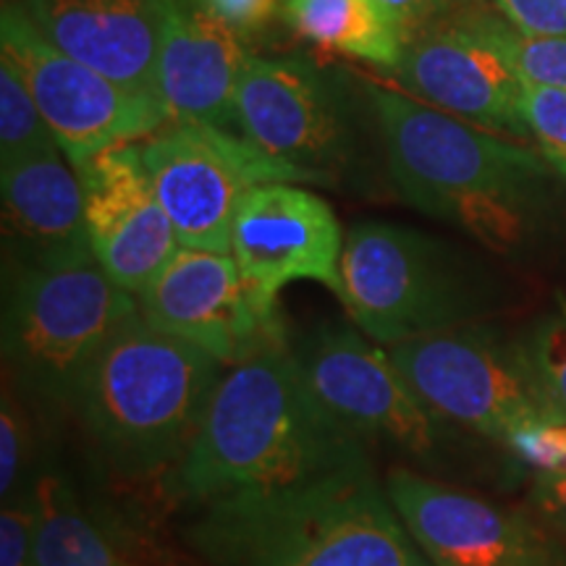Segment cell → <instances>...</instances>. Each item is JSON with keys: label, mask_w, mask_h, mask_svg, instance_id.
<instances>
[{"label": "cell", "mask_w": 566, "mask_h": 566, "mask_svg": "<svg viewBox=\"0 0 566 566\" xmlns=\"http://www.w3.org/2000/svg\"><path fill=\"white\" fill-rule=\"evenodd\" d=\"M373 467L367 443L304 384L286 338L226 367L192 449L166 480L195 509Z\"/></svg>", "instance_id": "obj_1"}, {"label": "cell", "mask_w": 566, "mask_h": 566, "mask_svg": "<svg viewBox=\"0 0 566 566\" xmlns=\"http://www.w3.org/2000/svg\"><path fill=\"white\" fill-rule=\"evenodd\" d=\"M189 543L210 566H430L373 467L210 501Z\"/></svg>", "instance_id": "obj_2"}, {"label": "cell", "mask_w": 566, "mask_h": 566, "mask_svg": "<svg viewBox=\"0 0 566 566\" xmlns=\"http://www.w3.org/2000/svg\"><path fill=\"white\" fill-rule=\"evenodd\" d=\"M388 174L409 205L454 223L495 252L527 233V210L551 163L433 105L370 90Z\"/></svg>", "instance_id": "obj_3"}, {"label": "cell", "mask_w": 566, "mask_h": 566, "mask_svg": "<svg viewBox=\"0 0 566 566\" xmlns=\"http://www.w3.org/2000/svg\"><path fill=\"white\" fill-rule=\"evenodd\" d=\"M223 370L200 346L137 315L92 365L71 415L113 472L168 480L192 449Z\"/></svg>", "instance_id": "obj_4"}, {"label": "cell", "mask_w": 566, "mask_h": 566, "mask_svg": "<svg viewBox=\"0 0 566 566\" xmlns=\"http://www.w3.org/2000/svg\"><path fill=\"white\" fill-rule=\"evenodd\" d=\"M137 315V296L95 258L13 271L3 307L6 378L45 409L71 412L92 365Z\"/></svg>", "instance_id": "obj_5"}, {"label": "cell", "mask_w": 566, "mask_h": 566, "mask_svg": "<svg viewBox=\"0 0 566 566\" xmlns=\"http://www.w3.org/2000/svg\"><path fill=\"white\" fill-rule=\"evenodd\" d=\"M388 357L438 420L509 443L527 424L562 420L527 346L475 328H446L388 346Z\"/></svg>", "instance_id": "obj_6"}, {"label": "cell", "mask_w": 566, "mask_h": 566, "mask_svg": "<svg viewBox=\"0 0 566 566\" xmlns=\"http://www.w3.org/2000/svg\"><path fill=\"white\" fill-rule=\"evenodd\" d=\"M338 300L354 325L386 349L459 328L470 310L446 247L384 221H363L346 233Z\"/></svg>", "instance_id": "obj_7"}, {"label": "cell", "mask_w": 566, "mask_h": 566, "mask_svg": "<svg viewBox=\"0 0 566 566\" xmlns=\"http://www.w3.org/2000/svg\"><path fill=\"white\" fill-rule=\"evenodd\" d=\"M142 163L187 250L231 252L233 218L263 184H313L233 129L171 122L139 142Z\"/></svg>", "instance_id": "obj_8"}, {"label": "cell", "mask_w": 566, "mask_h": 566, "mask_svg": "<svg viewBox=\"0 0 566 566\" xmlns=\"http://www.w3.org/2000/svg\"><path fill=\"white\" fill-rule=\"evenodd\" d=\"M0 55H9L24 74L74 168L108 147L142 142L171 124L155 92L124 87L71 59L32 24L21 3H6L0 13Z\"/></svg>", "instance_id": "obj_9"}, {"label": "cell", "mask_w": 566, "mask_h": 566, "mask_svg": "<svg viewBox=\"0 0 566 566\" xmlns=\"http://www.w3.org/2000/svg\"><path fill=\"white\" fill-rule=\"evenodd\" d=\"M294 359L310 391L344 428L365 443H388L407 457L428 459L441 446V420L422 405L388 352L349 325H321Z\"/></svg>", "instance_id": "obj_10"}, {"label": "cell", "mask_w": 566, "mask_h": 566, "mask_svg": "<svg viewBox=\"0 0 566 566\" xmlns=\"http://www.w3.org/2000/svg\"><path fill=\"white\" fill-rule=\"evenodd\" d=\"M344 231L334 208L302 184H263L233 218L231 258L250 296L279 317V294L294 281H315L342 294Z\"/></svg>", "instance_id": "obj_11"}, {"label": "cell", "mask_w": 566, "mask_h": 566, "mask_svg": "<svg viewBox=\"0 0 566 566\" xmlns=\"http://www.w3.org/2000/svg\"><path fill=\"white\" fill-rule=\"evenodd\" d=\"M237 132L310 179L325 181L352 155V126L334 84L315 66L252 55L233 101Z\"/></svg>", "instance_id": "obj_12"}, {"label": "cell", "mask_w": 566, "mask_h": 566, "mask_svg": "<svg viewBox=\"0 0 566 566\" xmlns=\"http://www.w3.org/2000/svg\"><path fill=\"white\" fill-rule=\"evenodd\" d=\"M388 499L430 566H566L525 514L457 491L412 470H391Z\"/></svg>", "instance_id": "obj_13"}, {"label": "cell", "mask_w": 566, "mask_h": 566, "mask_svg": "<svg viewBox=\"0 0 566 566\" xmlns=\"http://www.w3.org/2000/svg\"><path fill=\"white\" fill-rule=\"evenodd\" d=\"M137 302L153 328L200 346L223 367L286 338L279 317L260 313L231 252L179 247Z\"/></svg>", "instance_id": "obj_14"}, {"label": "cell", "mask_w": 566, "mask_h": 566, "mask_svg": "<svg viewBox=\"0 0 566 566\" xmlns=\"http://www.w3.org/2000/svg\"><path fill=\"white\" fill-rule=\"evenodd\" d=\"M76 171L92 254L118 286L139 296L181 247L142 163L139 142L92 155Z\"/></svg>", "instance_id": "obj_15"}, {"label": "cell", "mask_w": 566, "mask_h": 566, "mask_svg": "<svg viewBox=\"0 0 566 566\" xmlns=\"http://www.w3.org/2000/svg\"><path fill=\"white\" fill-rule=\"evenodd\" d=\"M394 71L415 101L480 129L512 137L530 134L522 118L525 80L457 13L415 34Z\"/></svg>", "instance_id": "obj_16"}, {"label": "cell", "mask_w": 566, "mask_h": 566, "mask_svg": "<svg viewBox=\"0 0 566 566\" xmlns=\"http://www.w3.org/2000/svg\"><path fill=\"white\" fill-rule=\"evenodd\" d=\"M250 59L242 34L202 0H163L155 95L171 122L237 129L233 101Z\"/></svg>", "instance_id": "obj_17"}, {"label": "cell", "mask_w": 566, "mask_h": 566, "mask_svg": "<svg viewBox=\"0 0 566 566\" xmlns=\"http://www.w3.org/2000/svg\"><path fill=\"white\" fill-rule=\"evenodd\" d=\"M3 247L13 271L95 258L80 171L63 150L0 163Z\"/></svg>", "instance_id": "obj_18"}, {"label": "cell", "mask_w": 566, "mask_h": 566, "mask_svg": "<svg viewBox=\"0 0 566 566\" xmlns=\"http://www.w3.org/2000/svg\"><path fill=\"white\" fill-rule=\"evenodd\" d=\"M32 24L124 87L155 92L163 0H27Z\"/></svg>", "instance_id": "obj_19"}, {"label": "cell", "mask_w": 566, "mask_h": 566, "mask_svg": "<svg viewBox=\"0 0 566 566\" xmlns=\"http://www.w3.org/2000/svg\"><path fill=\"white\" fill-rule=\"evenodd\" d=\"M40 566H166L158 546L129 522L92 504L55 467L32 485Z\"/></svg>", "instance_id": "obj_20"}, {"label": "cell", "mask_w": 566, "mask_h": 566, "mask_svg": "<svg viewBox=\"0 0 566 566\" xmlns=\"http://www.w3.org/2000/svg\"><path fill=\"white\" fill-rule=\"evenodd\" d=\"M283 17L302 40L373 66L405 55V32L378 0H283Z\"/></svg>", "instance_id": "obj_21"}, {"label": "cell", "mask_w": 566, "mask_h": 566, "mask_svg": "<svg viewBox=\"0 0 566 566\" xmlns=\"http://www.w3.org/2000/svg\"><path fill=\"white\" fill-rule=\"evenodd\" d=\"M457 17L504 55L522 80L566 90V38H533L509 24L499 11L475 9L472 3L459 9Z\"/></svg>", "instance_id": "obj_22"}, {"label": "cell", "mask_w": 566, "mask_h": 566, "mask_svg": "<svg viewBox=\"0 0 566 566\" xmlns=\"http://www.w3.org/2000/svg\"><path fill=\"white\" fill-rule=\"evenodd\" d=\"M53 150H61V145L34 103L24 74L9 55H0V163Z\"/></svg>", "instance_id": "obj_23"}, {"label": "cell", "mask_w": 566, "mask_h": 566, "mask_svg": "<svg viewBox=\"0 0 566 566\" xmlns=\"http://www.w3.org/2000/svg\"><path fill=\"white\" fill-rule=\"evenodd\" d=\"M11 378L3 380L0 399V499L13 501L32 493L40 470H34V428L30 409Z\"/></svg>", "instance_id": "obj_24"}, {"label": "cell", "mask_w": 566, "mask_h": 566, "mask_svg": "<svg viewBox=\"0 0 566 566\" xmlns=\"http://www.w3.org/2000/svg\"><path fill=\"white\" fill-rule=\"evenodd\" d=\"M527 352L548 401L566 420V302L556 315L537 325Z\"/></svg>", "instance_id": "obj_25"}, {"label": "cell", "mask_w": 566, "mask_h": 566, "mask_svg": "<svg viewBox=\"0 0 566 566\" xmlns=\"http://www.w3.org/2000/svg\"><path fill=\"white\" fill-rule=\"evenodd\" d=\"M522 118L530 137L537 139L546 160L566 155V90L525 82L522 90Z\"/></svg>", "instance_id": "obj_26"}, {"label": "cell", "mask_w": 566, "mask_h": 566, "mask_svg": "<svg viewBox=\"0 0 566 566\" xmlns=\"http://www.w3.org/2000/svg\"><path fill=\"white\" fill-rule=\"evenodd\" d=\"M0 566H40L32 493L6 501L0 509Z\"/></svg>", "instance_id": "obj_27"}, {"label": "cell", "mask_w": 566, "mask_h": 566, "mask_svg": "<svg viewBox=\"0 0 566 566\" xmlns=\"http://www.w3.org/2000/svg\"><path fill=\"white\" fill-rule=\"evenodd\" d=\"M509 449L520 462L535 467L537 475L566 470V420L527 424L509 438Z\"/></svg>", "instance_id": "obj_28"}, {"label": "cell", "mask_w": 566, "mask_h": 566, "mask_svg": "<svg viewBox=\"0 0 566 566\" xmlns=\"http://www.w3.org/2000/svg\"><path fill=\"white\" fill-rule=\"evenodd\" d=\"M509 24L533 38H566V0H491Z\"/></svg>", "instance_id": "obj_29"}, {"label": "cell", "mask_w": 566, "mask_h": 566, "mask_svg": "<svg viewBox=\"0 0 566 566\" xmlns=\"http://www.w3.org/2000/svg\"><path fill=\"white\" fill-rule=\"evenodd\" d=\"M378 3L391 13L399 30L405 32V40L409 42L415 34L438 24V21L449 19L451 13L464 9L472 0H378Z\"/></svg>", "instance_id": "obj_30"}, {"label": "cell", "mask_w": 566, "mask_h": 566, "mask_svg": "<svg viewBox=\"0 0 566 566\" xmlns=\"http://www.w3.org/2000/svg\"><path fill=\"white\" fill-rule=\"evenodd\" d=\"M202 3L233 32L250 38L271 24L283 0H202Z\"/></svg>", "instance_id": "obj_31"}, {"label": "cell", "mask_w": 566, "mask_h": 566, "mask_svg": "<svg viewBox=\"0 0 566 566\" xmlns=\"http://www.w3.org/2000/svg\"><path fill=\"white\" fill-rule=\"evenodd\" d=\"M535 501L541 512L566 533V470L537 475Z\"/></svg>", "instance_id": "obj_32"}, {"label": "cell", "mask_w": 566, "mask_h": 566, "mask_svg": "<svg viewBox=\"0 0 566 566\" xmlns=\"http://www.w3.org/2000/svg\"><path fill=\"white\" fill-rule=\"evenodd\" d=\"M548 163H551V166L556 168L558 174H564V176H566V155H564V158H554V160H548Z\"/></svg>", "instance_id": "obj_33"}]
</instances>
